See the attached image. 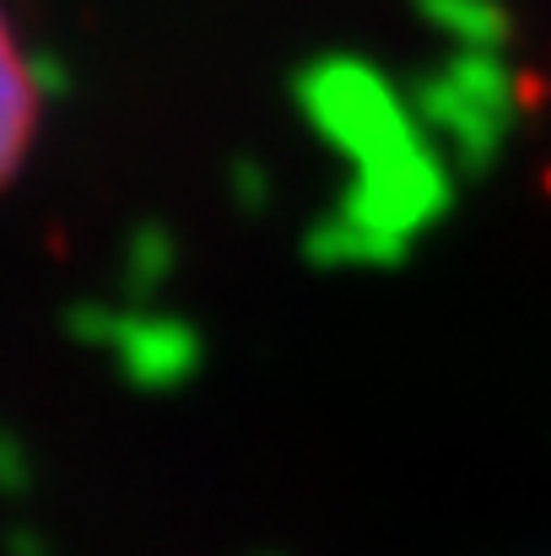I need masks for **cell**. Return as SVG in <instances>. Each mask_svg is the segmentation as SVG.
<instances>
[{
  "label": "cell",
  "instance_id": "obj_1",
  "mask_svg": "<svg viewBox=\"0 0 551 556\" xmlns=\"http://www.w3.org/2000/svg\"><path fill=\"white\" fill-rule=\"evenodd\" d=\"M43 81H38V65L0 0V194L16 185L38 152V136H43Z\"/></svg>",
  "mask_w": 551,
  "mask_h": 556
}]
</instances>
